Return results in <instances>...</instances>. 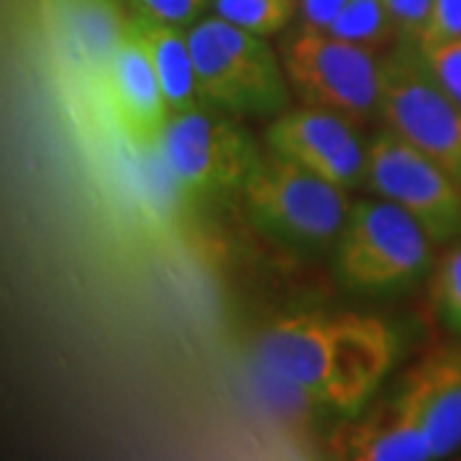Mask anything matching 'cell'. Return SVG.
Listing matches in <instances>:
<instances>
[{"instance_id": "1", "label": "cell", "mask_w": 461, "mask_h": 461, "mask_svg": "<svg viewBox=\"0 0 461 461\" xmlns=\"http://www.w3.org/2000/svg\"><path fill=\"white\" fill-rule=\"evenodd\" d=\"M397 333L377 315L290 313L257 336V359L311 402L354 418L395 366Z\"/></svg>"}, {"instance_id": "2", "label": "cell", "mask_w": 461, "mask_h": 461, "mask_svg": "<svg viewBox=\"0 0 461 461\" xmlns=\"http://www.w3.org/2000/svg\"><path fill=\"white\" fill-rule=\"evenodd\" d=\"M195 59L200 103L233 118L280 115L290 103V83L280 51L267 36L244 32L226 18L203 16L187 29Z\"/></svg>"}, {"instance_id": "3", "label": "cell", "mask_w": 461, "mask_h": 461, "mask_svg": "<svg viewBox=\"0 0 461 461\" xmlns=\"http://www.w3.org/2000/svg\"><path fill=\"white\" fill-rule=\"evenodd\" d=\"M433 247L405 208L384 198L354 200L333 244L336 277L359 293L400 290L429 275Z\"/></svg>"}, {"instance_id": "4", "label": "cell", "mask_w": 461, "mask_h": 461, "mask_svg": "<svg viewBox=\"0 0 461 461\" xmlns=\"http://www.w3.org/2000/svg\"><path fill=\"white\" fill-rule=\"evenodd\" d=\"M239 198L254 229L297 249L336 244L351 208L348 190L272 151L254 167Z\"/></svg>"}, {"instance_id": "5", "label": "cell", "mask_w": 461, "mask_h": 461, "mask_svg": "<svg viewBox=\"0 0 461 461\" xmlns=\"http://www.w3.org/2000/svg\"><path fill=\"white\" fill-rule=\"evenodd\" d=\"M157 147L169 177L193 200L241 195L262 159L251 133L205 103L172 115Z\"/></svg>"}, {"instance_id": "6", "label": "cell", "mask_w": 461, "mask_h": 461, "mask_svg": "<svg viewBox=\"0 0 461 461\" xmlns=\"http://www.w3.org/2000/svg\"><path fill=\"white\" fill-rule=\"evenodd\" d=\"M290 90L303 105L364 123L379 115L382 59L329 32L297 26L280 41Z\"/></svg>"}, {"instance_id": "7", "label": "cell", "mask_w": 461, "mask_h": 461, "mask_svg": "<svg viewBox=\"0 0 461 461\" xmlns=\"http://www.w3.org/2000/svg\"><path fill=\"white\" fill-rule=\"evenodd\" d=\"M379 118L384 129L423 151L461 187V105L433 80L411 44L382 59Z\"/></svg>"}, {"instance_id": "8", "label": "cell", "mask_w": 461, "mask_h": 461, "mask_svg": "<svg viewBox=\"0 0 461 461\" xmlns=\"http://www.w3.org/2000/svg\"><path fill=\"white\" fill-rule=\"evenodd\" d=\"M364 187L405 208L436 247L461 239V187L456 180L390 129L377 133L366 147Z\"/></svg>"}, {"instance_id": "9", "label": "cell", "mask_w": 461, "mask_h": 461, "mask_svg": "<svg viewBox=\"0 0 461 461\" xmlns=\"http://www.w3.org/2000/svg\"><path fill=\"white\" fill-rule=\"evenodd\" d=\"M264 141L272 154L295 162L344 190L364 185L366 144L344 115L297 105L287 108L267 126Z\"/></svg>"}, {"instance_id": "10", "label": "cell", "mask_w": 461, "mask_h": 461, "mask_svg": "<svg viewBox=\"0 0 461 461\" xmlns=\"http://www.w3.org/2000/svg\"><path fill=\"white\" fill-rule=\"evenodd\" d=\"M429 438L433 459L461 448V344L444 346L412 364L395 390Z\"/></svg>"}, {"instance_id": "11", "label": "cell", "mask_w": 461, "mask_h": 461, "mask_svg": "<svg viewBox=\"0 0 461 461\" xmlns=\"http://www.w3.org/2000/svg\"><path fill=\"white\" fill-rule=\"evenodd\" d=\"M103 85L111 111L123 133L136 141L157 144L172 113L154 65L149 59L147 47L131 26V18L121 44L111 57Z\"/></svg>"}, {"instance_id": "12", "label": "cell", "mask_w": 461, "mask_h": 461, "mask_svg": "<svg viewBox=\"0 0 461 461\" xmlns=\"http://www.w3.org/2000/svg\"><path fill=\"white\" fill-rule=\"evenodd\" d=\"M333 454L351 461H430L429 438L408 408L393 395L369 415H354L336 433Z\"/></svg>"}, {"instance_id": "13", "label": "cell", "mask_w": 461, "mask_h": 461, "mask_svg": "<svg viewBox=\"0 0 461 461\" xmlns=\"http://www.w3.org/2000/svg\"><path fill=\"white\" fill-rule=\"evenodd\" d=\"M59 18L75 62L103 83L129 18L121 16L111 0H59Z\"/></svg>"}, {"instance_id": "14", "label": "cell", "mask_w": 461, "mask_h": 461, "mask_svg": "<svg viewBox=\"0 0 461 461\" xmlns=\"http://www.w3.org/2000/svg\"><path fill=\"white\" fill-rule=\"evenodd\" d=\"M131 26L147 47L149 59L154 65L169 105V113L175 115L195 108L200 103L198 77H195V59L190 50L187 29L136 16H131Z\"/></svg>"}, {"instance_id": "15", "label": "cell", "mask_w": 461, "mask_h": 461, "mask_svg": "<svg viewBox=\"0 0 461 461\" xmlns=\"http://www.w3.org/2000/svg\"><path fill=\"white\" fill-rule=\"evenodd\" d=\"M329 33L375 54L384 50L393 39H400L387 0H348L339 18L329 26Z\"/></svg>"}, {"instance_id": "16", "label": "cell", "mask_w": 461, "mask_h": 461, "mask_svg": "<svg viewBox=\"0 0 461 461\" xmlns=\"http://www.w3.org/2000/svg\"><path fill=\"white\" fill-rule=\"evenodd\" d=\"M211 11L244 32L269 39L295 21L297 0H211Z\"/></svg>"}, {"instance_id": "17", "label": "cell", "mask_w": 461, "mask_h": 461, "mask_svg": "<svg viewBox=\"0 0 461 461\" xmlns=\"http://www.w3.org/2000/svg\"><path fill=\"white\" fill-rule=\"evenodd\" d=\"M430 305L446 329L461 339V239L451 244L433 269Z\"/></svg>"}, {"instance_id": "18", "label": "cell", "mask_w": 461, "mask_h": 461, "mask_svg": "<svg viewBox=\"0 0 461 461\" xmlns=\"http://www.w3.org/2000/svg\"><path fill=\"white\" fill-rule=\"evenodd\" d=\"M456 39H461V0H430L415 50L423 54Z\"/></svg>"}, {"instance_id": "19", "label": "cell", "mask_w": 461, "mask_h": 461, "mask_svg": "<svg viewBox=\"0 0 461 461\" xmlns=\"http://www.w3.org/2000/svg\"><path fill=\"white\" fill-rule=\"evenodd\" d=\"M136 18H147L157 23H169L190 29L195 21L205 16L211 0H129Z\"/></svg>"}, {"instance_id": "20", "label": "cell", "mask_w": 461, "mask_h": 461, "mask_svg": "<svg viewBox=\"0 0 461 461\" xmlns=\"http://www.w3.org/2000/svg\"><path fill=\"white\" fill-rule=\"evenodd\" d=\"M420 57L433 75V80L461 105V39L441 44L436 50L423 51Z\"/></svg>"}, {"instance_id": "21", "label": "cell", "mask_w": 461, "mask_h": 461, "mask_svg": "<svg viewBox=\"0 0 461 461\" xmlns=\"http://www.w3.org/2000/svg\"><path fill=\"white\" fill-rule=\"evenodd\" d=\"M387 5H390L397 23V36L405 44L415 47L420 26L426 21V14H429L430 0H387Z\"/></svg>"}, {"instance_id": "22", "label": "cell", "mask_w": 461, "mask_h": 461, "mask_svg": "<svg viewBox=\"0 0 461 461\" xmlns=\"http://www.w3.org/2000/svg\"><path fill=\"white\" fill-rule=\"evenodd\" d=\"M348 0H297V18L303 29L329 32V26L339 18Z\"/></svg>"}]
</instances>
